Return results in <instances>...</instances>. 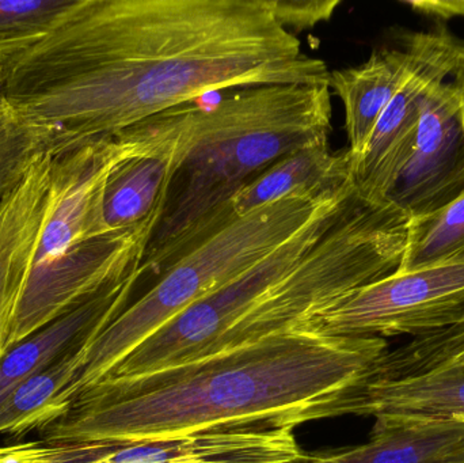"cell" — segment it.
<instances>
[{
	"mask_svg": "<svg viewBox=\"0 0 464 463\" xmlns=\"http://www.w3.org/2000/svg\"><path fill=\"white\" fill-rule=\"evenodd\" d=\"M348 184L316 195L289 196L231 217L181 253L143 296L82 350L78 371L65 391L68 407L147 337L288 241Z\"/></svg>",
	"mask_w": 464,
	"mask_h": 463,
	"instance_id": "cell-4",
	"label": "cell"
},
{
	"mask_svg": "<svg viewBox=\"0 0 464 463\" xmlns=\"http://www.w3.org/2000/svg\"><path fill=\"white\" fill-rule=\"evenodd\" d=\"M405 353L414 362H464V323L413 337L411 342L405 344Z\"/></svg>",
	"mask_w": 464,
	"mask_h": 463,
	"instance_id": "cell-22",
	"label": "cell"
},
{
	"mask_svg": "<svg viewBox=\"0 0 464 463\" xmlns=\"http://www.w3.org/2000/svg\"><path fill=\"white\" fill-rule=\"evenodd\" d=\"M408 49H382L357 67L330 71L329 87L343 101L352 166L362 157L390 101L409 75Z\"/></svg>",
	"mask_w": 464,
	"mask_h": 463,
	"instance_id": "cell-15",
	"label": "cell"
},
{
	"mask_svg": "<svg viewBox=\"0 0 464 463\" xmlns=\"http://www.w3.org/2000/svg\"><path fill=\"white\" fill-rule=\"evenodd\" d=\"M411 54L408 79L390 101L362 157L352 166L357 193L371 203L387 201L411 159L422 106L428 94L457 72L464 43L446 27L406 35Z\"/></svg>",
	"mask_w": 464,
	"mask_h": 463,
	"instance_id": "cell-8",
	"label": "cell"
},
{
	"mask_svg": "<svg viewBox=\"0 0 464 463\" xmlns=\"http://www.w3.org/2000/svg\"><path fill=\"white\" fill-rule=\"evenodd\" d=\"M76 0H0V64L43 40Z\"/></svg>",
	"mask_w": 464,
	"mask_h": 463,
	"instance_id": "cell-20",
	"label": "cell"
},
{
	"mask_svg": "<svg viewBox=\"0 0 464 463\" xmlns=\"http://www.w3.org/2000/svg\"><path fill=\"white\" fill-rule=\"evenodd\" d=\"M141 264L108 283L72 309L52 321L0 359V402L27 378L53 363L60 356L86 347L130 304L143 276Z\"/></svg>",
	"mask_w": 464,
	"mask_h": 463,
	"instance_id": "cell-12",
	"label": "cell"
},
{
	"mask_svg": "<svg viewBox=\"0 0 464 463\" xmlns=\"http://www.w3.org/2000/svg\"><path fill=\"white\" fill-rule=\"evenodd\" d=\"M46 154H51L48 133L11 108L3 95L0 75V203Z\"/></svg>",
	"mask_w": 464,
	"mask_h": 463,
	"instance_id": "cell-19",
	"label": "cell"
},
{
	"mask_svg": "<svg viewBox=\"0 0 464 463\" xmlns=\"http://www.w3.org/2000/svg\"><path fill=\"white\" fill-rule=\"evenodd\" d=\"M464 420H376L364 445L308 453L299 463H460Z\"/></svg>",
	"mask_w": 464,
	"mask_h": 463,
	"instance_id": "cell-14",
	"label": "cell"
},
{
	"mask_svg": "<svg viewBox=\"0 0 464 463\" xmlns=\"http://www.w3.org/2000/svg\"><path fill=\"white\" fill-rule=\"evenodd\" d=\"M464 263V193L427 217L409 219L408 242L397 272Z\"/></svg>",
	"mask_w": 464,
	"mask_h": 463,
	"instance_id": "cell-18",
	"label": "cell"
},
{
	"mask_svg": "<svg viewBox=\"0 0 464 463\" xmlns=\"http://www.w3.org/2000/svg\"><path fill=\"white\" fill-rule=\"evenodd\" d=\"M329 84H269L196 111L192 146L177 170L141 269L160 275L231 219V198L285 155L329 141Z\"/></svg>",
	"mask_w": 464,
	"mask_h": 463,
	"instance_id": "cell-3",
	"label": "cell"
},
{
	"mask_svg": "<svg viewBox=\"0 0 464 463\" xmlns=\"http://www.w3.org/2000/svg\"><path fill=\"white\" fill-rule=\"evenodd\" d=\"M464 193V98L454 81L422 106L414 149L387 201L409 219L427 217Z\"/></svg>",
	"mask_w": 464,
	"mask_h": 463,
	"instance_id": "cell-10",
	"label": "cell"
},
{
	"mask_svg": "<svg viewBox=\"0 0 464 463\" xmlns=\"http://www.w3.org/2000/svg\"><path fill=\"white\" fill-rule=\"evenodd\" d=\"M273 15L284 29L302 32L330 21L340 0H267Z\"/></svg>",
	"mask_w": 464,
	"mask_h": 463,
	"instance_id": "cell-21",
	"label": "cell"
},
{
	"mask_svg": "<svg viewBox=\"0 0 464 463\" xmlns=\"http://www.w3.org/2000/svg\"><path fill=\"white\" fill-rule=\"evenodd\" d=\"M452 81L455 82V83L459 86L460 92H462L463 98H464V60L462 64L459 65V68H458L457 72L452 75Z\"/></svg>",
	"mask_w": 464,
	"mask_h": 463,
	"instance_id": "cell-24",
	"label": "cell"
},
{
	"mask_svg": "<svg viewBox=\"0 0 464 463\" xmlns=\"http://www.w3.org/2000/svg\"><path fill=\"white\" fill-rule=\"evenodd\" d=\"M389 351L381 337L310 326L133 380H105L40 429L46 445L171 439L239 423L297 429L349 415L351 396Z\"/></svg>",
	"mask_w": 464,
	"mask_h": 463,
	"instance_id": "cell-2",
	"label": "cell"
},
{
	"mask_svg": "<svg viewBox=\"0 0 464 463\" xmlns=\"http://www.w3.org/2000/svg\"><path fill=\"white\" fill-rule=\"evenodd\" d=\"M352 415L394 421L464 420V362H413L389 350L360 381Z\"/></svg>",
	"mask_w": 464,
	"mask_h": 463,
	"instance_id": "cell-11",
	"label": "cell"
},
{
	"mask_svg": "<svg viewBox=\"0 0 464 463\" xmlns=\"http://www.w3.org/2000/svg\"><path fill=\"white\" fill-rule=\"evenodd\" d=\"M460 463H464V461H463V462H460Z\"/></svg>",
	"mask_w": 464,
	"mask_h": 463,
	"instance_id": "cell-25",
	"label": "cell"
},
{
	"mask_svg": "<svg viewBox=\"0 0 464 463\" xmlns=\"http://www.w3.org/2000/svg\"><path fill=\"white\" fill-rule=\"evenodd\" d=\"M354 193L356 188L351 182L288 241L230 283L169 321L130 351L101 381L146 377L206 358L226 332L296 268L337 222Z\"/></svg>",
	"mask_w": 464,
	"mask_h": 463,
	"instance_id": "cell-5",
	"label": "cell"
},
{
	"mask_svg": "<svg viewBox=\"0 0 464 463\" xmlns=\"http://www.w3.org/2000/svg\"><path fill=\"white\" fill-rule=\"evenodd\" d=\"M196 111L173 109L130 128L135 147L114 166L103 190L109 230L133 227L163 209L169 187L192 146Z\"/></svg>",
	"mask_w": 464,
	"mask_h": 463,
	"instance_id": "cell-9",
	"label": "cell"
},
{
	"mask_svg": "<svg viewBox=\"0 0 464 463\" xmlns=\"http://www.w3.org/2000/svg\"><path fill=\"white\" fill-rule=\"evenodd\" d=\"M352 179L348 150L330 151L329 141L297 150L278 159L243 187L228 204L232 217L295 195H316L343 187Z\"/></svg>",
	"mask_w": 464,
	"mask_h": 463,
	"instance_id": "cell-16",
	"label": "cell"
},
{
	"mask_svg": "<svg viewBox=\"0 0 464 463\" xmlns=\"http://www.w3.org/2000/svg\"><path fill=\"white\" fill-rule=\"evenodd\" d=\"M52 155L33 166L0 203V359L8 351L16 310L34 260L51 198Z\"/></svg>",
	"mask_w": 464,
	"mask_h": 463,
	"instance_id": "cell-13",
	"label": "cell"
},
{
	"mask_svg": "<svg viewBox=\"0 0 464 463\" xmlns=\"http://www.w3.org/2000/svg\"><path fill=\"white\" fill-rule=\"evenodd\" d=\"M83 348L60 356L0 402V435L24 437L45 429L67 412L65 391L78 371Z\"/></svg>",
	"mask_w": 464,
	"mask_h": 463,
	"instance_id": "cell-17",
	"label": "cell"
},
{
	"mask_svg": "<svg viewBox=\"0 0 464 463\" xmlns=\"http://www.w3.org/2000/svg\"><path fill=\"white\" fill-rule=\"evenodd\" d=\"M413 8L416 13L439 22L451 21L454 18H464V0H411L402 2Z\"/></svg>",
	"mask_w": 464,
	"mask_h": 463,
	"instance_id": "cell-23",
	"label": "cell"
},
{
	"mask_svg": "<svg viewBox=\"0 0 464 463\" xmlns=\"http://www.w3.org/2000/svg\"><path fill=\"white\" fill-rule=\"evenodd\" d=\"M295 429L239 423L171 439L135 442L24 443L21 463H299Z\"/></svg>",
	"mask_w": 464,
	"mask_h": 463,
	"instance_id": "cell-7",
	"label": "cell"
},
{
	"mask_svg": "<svg viewBox=\"0 0 464 463\" xmlns=\"http://www.w3.org/2000/svg\"><path fill=\"white\" fill-rule=\"evenodd\" d=\"M0 75L5 101L48 133L54 157L209 92L329 84L330 71L267 0H76Z\"/></svg>",
	"mask_w": 464,
	"mask_h": 463,
	"instance_id": "cell-1",
	"label": "cell"
},
{
	"mask_svg": "<svg viewBox=\"0 0 464 463\" xmlns=\"http://www.w3.org/2000/svg\"><path fill=\"white\" fill-rule=\"evenodd\" d=\"M464 323V263L390 275L314 317L327 336H411Z\"/></svg>",
	"mask_w": 464,
	"mask_h": 463,
	"instance_id": "cell-6",
	"label": "cell"
}]
</instances>
